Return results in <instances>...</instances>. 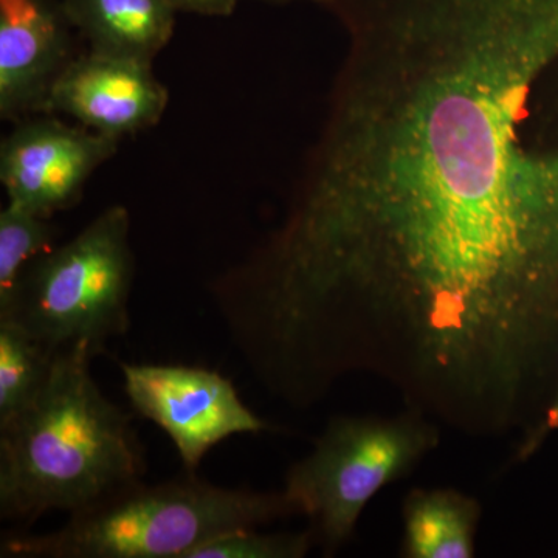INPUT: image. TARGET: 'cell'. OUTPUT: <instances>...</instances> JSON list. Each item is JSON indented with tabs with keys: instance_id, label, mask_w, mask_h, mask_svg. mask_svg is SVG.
I'll use <instances>...</instances> for the list:
<instances>
[{
	"instance_id": "1",
	"label": "cell",
	"mask_w": 558,
	"mask_h": 558,
	"mask_svg": "<svg viewBox=\"0 0 558 558\" xmlns=\"http://www.w3.org/2000/svg\"><path fill=\"white\" fill-rule=\"evenodd\" d=\"M325 130L238 284L311 379L515 427L558 376V0H333Z\"/></svg>"
},
{
	"instance_id": "2",
	"label": "cell",
	"mask_w": 558,
	"mask_h": 558,
	"mask_svg": "<svg viewBox=\"0 0 558 558\" xmlns=\"http://www.w3.org/2000/svg\"><path fill=\"white\" fill-rule=\"evenodd\" d=\"M95 355L89 344L58 352L35 402L0 427V519L72 515L145 476L131 414L92 376Z\"/></svg>"
},
{
	"instance_id": "3",
	"label": "cell",
	"mask_w": 558,
	"mask_h": 558,
	"mask_svg": "<svg viewBox=\"0 0 558 558\" xmlns=\"http://www.w3.org/2000/svg\"><path fill=\"white\" fill-rule=\"evenodd\" d=\"M296 517L282 492L213 486L196 473L121 488L47 534L2 537V558H189L209 539Z\"/></svg>"
},
{
	"instance_id": "4",
	"label": "cell",
	"mask_w": 558,
	"mask_h": 558,
	"mask_svg": "<svg viewBox=\"0 0 558 558\" xmlns=\"http://www.w3.org/2000/svg\"><path fill=\"white\" fill-rule=\"evenodd\" d=\"M134 275L131 215L112 205L73 240L32 260L0 318L13 319L51 352L89 344L98 355L130 329Z\"/></svg>"
},
{
	"instance_id": "5",
	"label": "cell",
	"mask_w": 558,
	"mask_h": 558,
	"mask_svg": "<svg viewBox=\"0 0 558 558\" xmlns=\"http://www.w3.org/2000/svg\"><path fill=\"white\" fill-rule=\"evenodd\" d=\"M440 428L410 409L396 416L330 418L311 453L289 469L282 488L296 515L310 520L325 556L347 545L371 499L438 449Z\"/></svg>"
},
{
	"instance_id": "6",
	"label": "cell",
	"mask_w": 558,
	"mask_h": 558,
	"mask_svg": "<svg viewBox=\"0 0 558 558\" xmlns=\"http://www.w3.org/2000/svg\"><path fill=\"white\" fill-rule=\"evenodd\" d=\"M120 368L131 405L170 436L186 472L196 473L208 451L230 436L269 429L218 371L156 363Z\"/></svg>"
},
{
	"instance_id": "7",
	"label": "cell",
	"mask_w": 558,
	"mask_h": 558,
	"mask_svg": "<svg viewBox=\"0 0 558 558\" xmlns=\"http://www.w3.org/2000/svg\"><path fill=\"white\" fill-rule=\"evenodd\" d=\"M51 116L17 121L0 145L7 202L47 219L78 204L87 180L116 156L120 143Z\"/></svg>"
},
{
	"instance_id": "8",
	"label": "cell",
	"mask_w": 558,
	"mask_h": 558,
	"mask_svg": "<svg viewBox=\"0 0 558 558\" xmlns=\"http://www.w3.org/2000/svg\"><path fill=\"white\" fill-rule=\"evenodd\" d=\"M170 92L153 62L116 54L80 53L51 86L47 113H64L87 130L123 140L156 126Z\"/></svg>"
},
{
	"instance_id": "9",
	"label": "cell",
	"mask_w": 558,
	"mask_h": 558,
	"mask_svg": "<svg viewBox=\"0 0 558 558\" xmlns=\"http://www.w3.org/2000/svg\"><path fill=\"white\" fill-rule=\"evenodd\" d=\"M61 0H0V117L47 113L51 86L76 57Z\"/></svg>"
},
{
	"instance_id": "10",
	"label": "cell",
	"mask_w": 558,
	"mask_h": 558,
	"mask_svg": "<svg viewBox=\"0 0 558 558\" xmlns=\"http://www.w3.org/2000/svg\"><path fill=\"white\" fill-rule=\"evenodd\" d=\"M90 51L153 62L174 35L170 0H61Z\"/></svg>"
},
{
	"instance_id": "11",
	"label": "cell",
	"mask_w": 558,
	"mask_h": 558,
	"mask_svg": "<svg viewBox=\"0 0 558 558\" xmlns=\"http://www.w3.org/2000/svg\"><path fill=\"white\" fill-rule=\"evenodd\" d=\"M483 509L478 499L449 487L413 488L402 505L405 558H472Z\"/></svg>"
},
{
	"instance_id": "12",
	"label": "cell",
	"mask_w": 558,
	"mask_h": 558,
	"mask_svg": "<svg viewBox=\"0 0 558 558\" xmlns=\"http://www.w3.org/2000/svg\"><path fill=\"white\" fill-rule=\"evenodd\" d=\"M57 354L13 319L0 318V427L35 402Z\"/></svg>"
},
{
	"instance_id": "13",
	"label": "cell",
	"mask_w": 558,
	"mask_h": 558,
	"mask_svg": "<svg viewBox=\"0 0 558 558\" xmlns=\"http://www.w3.org/2000/svg\"><path fill=\"white\" fill-rule=\"evenodd\" d=\"M54 236L49 219L7 202L0 211V314L9 310L32 260L53 248Z\"/></svg>"
},
{
	"instance_id": "14",
	"label": "cell",
	"mask_w": 558,
	"mask_h": 558,
	"mask_svg": "<svg viewBox=\"0 0 558 558\" xmlns=\"http://www.w3.org/2000/svg\"><path fill=\"white\" fill-rule=\"evenodd\" d=\"M256 529H238L209 539L189 558H303L315 546L311 529L281 534H260Z\"/></svg>"
},
{
	"instance_id": "15",
	"label": "cell",
	"mask_w": 558,
	"mask_h": 558,
	"mask_svg": "<svg viewBox=\"0 0 558 558\" xmlns=\"http://www.w3.org/2000/svg\"><path fill=\"white\" fill-rule=\"evenodd\" d=\"M558 433V377L556 388H554L553 398L545 414H543L542 421L537 425V428L517 444L515 459L519 462H527L529 459L537 454L539 450L545 447L554 435Z\"/></svg>"
},
{
	"instance_id": "16",
	"label": "cell",
	"mask_w": 558,
	"mask_h": 558,
	"mask_svg": "<svg viewBox=\"0 0 558 558\" xmlns=\"http://www.w3.org/2000/svg\"><path fill=\"white\" fill-rule=\"evenodd\" d=\"M175 10L201 16L227 17L233 14L238 0H170Z\"/></svg>"
},
{
	"instance_id": "17",
	"label": "cell",
	"mask_w": 558,
	"mask_h": 558,
	"mask_svg": "<svg viewBox=\"0 0 558 558\" xmlns=\"http://www.w3.org/2000/svg\"><path fill=\"white\" fill-rule=\"evenodd\" d=\"M264 2L278 3V5H282V3H293V2H311V3H317V5L325 7V9L328 10V7L330 5V3L333 2V0H264Z\"/></svg>"
}]
</instances>
